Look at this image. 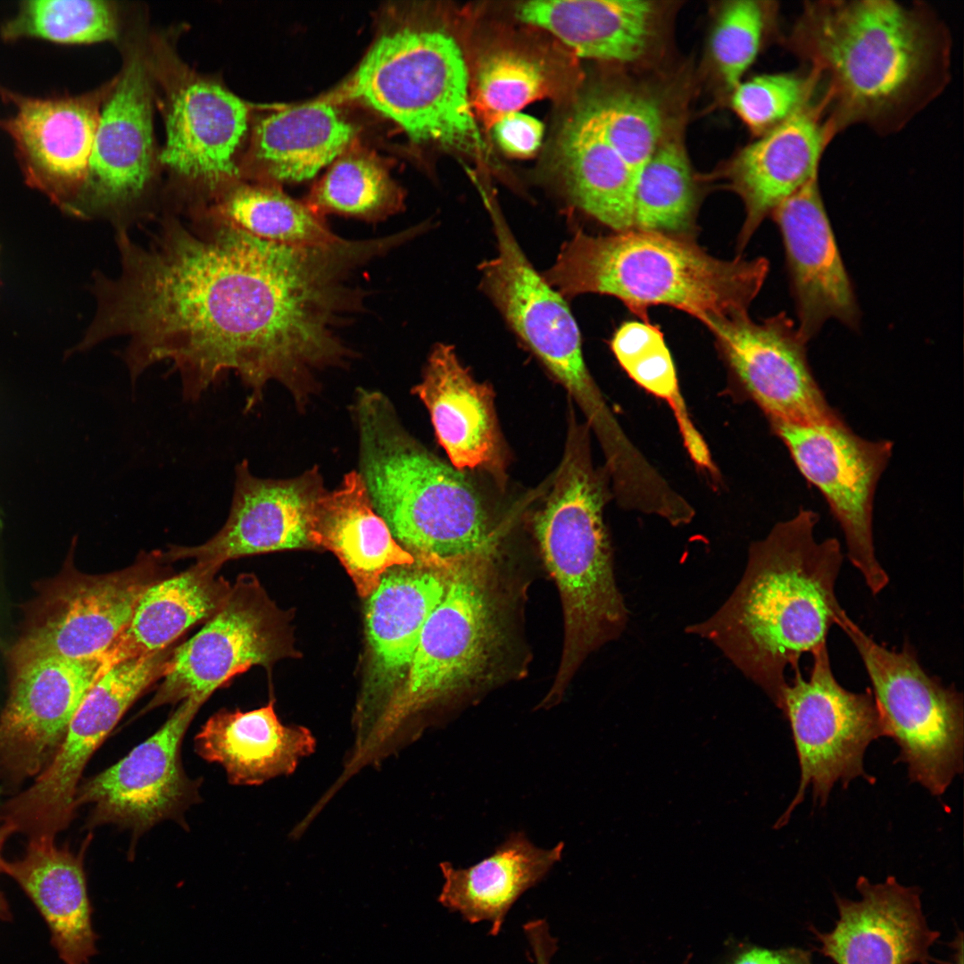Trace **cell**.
Instances as JSON below:
<instances>
[{
  "mask_svg": "<svg viewBox=\"0 0 964 964\" xmlns=\"http://www.w3.org/2000/svg\"><path fill=\"white\" fill-rule=\"evenodd\" d=\"M0 715V769L12 783L40 775L59 751L86 694L99 677L100 659L39 656L15 662Z\"/></svg>",
  "mask_w": 964,
  "mask_h": 964,
  "instance_id": "obj_22",
  "label": "cell"
},
{
  "mask_svg": "<svg viewBox=\"0 0 964 964\" xmlns=\"http://www.w3.org/2000/svg\"><path fill=\"white\" fill-rule=\"evenodd\" d=\"M835 137L817 98L740 152L728 174L745 208L739 249L777 206L819 175L823 153Z\"/></svg>",
  "mask_w": 964,
  "mask_h": 964,
  "instance_id": "obj_26",
  "label": "cell"
},
{
  "mask_svg": "<svg viewBox=\"0 0 964 964\" xmlns=\"http://www.w3.org/2000/svg\"><path fill=\"white\" fill-rule=\"evenodd\" d=\"M772 6L766 3L740 0L721 10L711 38L714 61L730 89H735L755 60L769 22Z\"/></svg>",
  "mask_w": 964,
  "mask_h": 964,
  "instance_id": "obj_44",
  "label": "cell"
},
{
  "mask_svg": "<svg viewBox=\"0 0 964 964\" xmlns=\"http://www.w3.org/2000/svg\"><path fill=\"white\" fill-rule=\"evenodd\" d=\"M697 194L688 159L674 141L659 145L634 191L633 229L693 237Z\"/></svg>",
  "mask_w": 964,
  "mask_h": 964,
  "instance_id": "obj_38",
  "label": "cell"
},
{
  "mask_svg": "<svg viewBox=\"0 0 964 964\" xmlns=\"http://www.w3.org/2000/svg\"><path fill=\"white\" fill-rule=\"evenodd\" d=\"M523 928L536 964H551L557 950V940L551 935L547 922L544 919L531 920Z\"/></svg>",
  "mask_w": 964,
  "mask_h": 964,
  "instance_id": "obj_47",
  "label": "cell"
},
{
  "mask_svg": "<svg viewBox=\"0 0 964 964\" xmlns=\"http://www.w3.org/2000/svg\"><path fill=\"white\" fill-rule=\"evenodd\" d=\"M558 150L561 182L569 202L615 232L632 229L637 178L577 111L563 128Z\"/></svg>",
  "mask_w": 964,
  "mask_h": 964,
  "instance_id": "obj_35",
  "label": "cell"
},
{
  "mask_svg": "<svg viewBox=\"0 0 964 964\" xmlns=\"http://www.w3.org/2000/svg\"><path fill=\"white\" fill-rule=\"evenodd\" d=\"M118 33L117 7L99 0L23 1L0 29L5 41L34 37L63 45L112 40Z\"/></svg>",
  "mask_w": 964,
  "mask_h": 964,
  "instance_id": "obj_40",
  "label": "cell"
},
{
  "mask_svg": "<svg viewBox=\"0 0 964 964\" xmlns=\"http://www.w3.org/2000/svg\"><path fill=\"white\" fill-rule=\"evenodd\" d=\"M352 415L358 472L397 543L437 564L492 559L497 536L477 491L409 433L389 398L359 388Z\"/></svg>",
  "mask_w": 964,
  "mask_h": 964,
  "instance_id": "obj_4",
  "label": "cell"
},
{
  "mask_svg": "<svg viewBox=\"0 0 964 964\" xmlns=\"http://www.w3.org/2000/svg\"><path fill=\"white\" fill-rule=\"evenodd\" d=\"M286 616L258 579L241 574L220 607L191 638L173 648L162 678L144 712L188 698L205 702L253 666H271L292 655Z\"/></svg>",
  "mask_w": 964,
  "mask_h": 964,
  "instance_id": "obj_15",
  "label": "cell"
},
{
  "mask_svg": "<svg viewBox=\"0 0 964 964\" xmlns=\"http://www.w3.org/2000/svg\"><path fill=\"white\" fill-rule=\"evenodd\" d=\"M149 56L128 47L102 105L87 176L72 216L120 218L139 204L155 174Z\"/></svg>",
  "mask_w": 964,
  "mask_h": 964,
  "instance_id": "obj_16",
  "label": "cell"
},
{
  "mask_svg": "<svg viewBox=\"0 0 964 964\" xmlns=\"http://www.w3.org/2000/svg\"><path fill=\"white\" fill-rule=\"evenodd\" d=\"M448 564L415 560L395 566L367 597L365 632L368 671L357 717L368 728L403 682L422 628L443 597Z\"/></svg>",
  "mask_w": 964,
  "mask_h": 964,
  "instance_id": "obj_23",
  "label": "cell"
},
{
  "mask_svg": "<svg viewBox=\"0 0 964 964\" xmlns=\"http://www.w3.org/2000/svg\"><path fill=\"white\" fill-rule=\"evenodd\" d=\"M819 515L801 507L752 543L742 578L711 616L686 627L714 645L778 708L802 654L827 643L844 610L835 594L844 554L837 538L818 541Z\"/></svg>",
  "mask_w": 964,
  "mask_h": 964,
  "instance_id": "obj_3",
  "label": "cell"
},
{
  "mask_svg": "<svg viewBox=\"0 0 964 964\" xmlns=\"http://www.w3.org/2000/svg\"><path fill=\"white\" fill-rule=\"evenodd\" d=\"M810 677L800 669L783 692L780 710L788 720L800 767L795 796L774 827L785 826L811 786L814 802L824 806L836 783L874 778L864 769L868 745L885 736L883 718L870 689L855 693L836 680L827 643L812 653Z\"/></svg>",
  "mask_w": 964,
  "mask_h": 964,
  "instance_id": "obj_10",
  "label": "cell"
},
{
  "mask_svg": "<svg viewBox=\"0 0 964 964\" xmlns=\"http://www.w3.org/2000/svg\"><path fill=\"white\" fill-rule=\"evenodd\" d=\"M203 703L182 701L154 735L78 787L75 806L93 804L91 825L113 823L138 835L198 799V785L183 769L180 745Z\"/></svg>",
  "mask_w": 964,
  "mask_h": 964,
  "instance_id": "obj_21",
  "label": "cell"
},
{
  "mask_svg": "<svg viewBox=\"0 0 964 964\" xmlns=\"http://www.w3.org/2000/svg\"><path fill=\"white\" fill-rule=\"evenodd\" d=\"M551 77L545 63L519 51L502 49L480 60L475 80V104L494 122L550 93Z\"/></svg>",
  "mask_w": 964,
  "mask_h": 964,
  "instance_id": "obj_42",
  "label": "cell"
},
{
  "mask_svg": "<svg viewBox=\"0 0 964 964\" xmlns=\"http://www.w3.org/2000/svg\"><path fill=\"white\" fill-rule=\"evenodd\" d=\"M52 838L29 839L25 855L3 860L1 870L12 877L35 904L65 964H87L96 954V935L83 868L85 846L73 853Z\"/></svg>",
  "mask_w": 964,
  "mask_h": 964,
  "instance_id": "obj_30",
  "label": "cell"
},
{
  "mask_svg": "<svg viewBox=\"0 0 964 964\" xmlns=\"http://www.w3.org/2000/svg\"><path fill=\"white\" fill-rule=\"evenodd\" d=\"M819 96L816 77L805 70L795 73L763 74L741 82L732 96V107L755 134L775 129Z\"/></svg>",
  "mask_w": 964,
  "mask_h": 964,
  "instance_id": "obj_43",
  "label": "cell"
},
{
  "mask_svg": "<svg viewBox=\"0 0 964 964\" xmlns=\"http://www.w3.org/2000/svg\"><path fill=\"white\" fill-rule=\"evenodd\" d=\"M151 68L164 93L166 143L160 156L171 175L212 203L241 181L249 108L220 81L200 74L155 40Z\"/></svg>",
  "mask_w": 964,
  "mask_h": 964,
  "instance_id": "obj_11",
  "label": "cell"
},
{
  "mask_svg": "<svg viewBox=\"0 0 964 964\" xmlns=\"http://www.w3.org/2000/svg\"><path fill=\"white\" fill-rule=\"evenodd\" d=\"M317 465L289 478L254 476L246 460L237 464L232 502L222 528L195 546L170 545L167 562L194 559L221 567L240 557L294 549H318L314 516L327 492Z\"/></svg>",
  "mask_w": 964,
  "mask_h": 964,
  "instance_id": "obj_20",
  "label": "cell"
},
{
  "mask_svg": "<svg viewBox=\"0 0 964 964\" xmlns=\"http://www.w3.org/2000/svg\"><path fill=\"white\" fill-rule=\"evenodd\" d=\"M771 426L800 473L824 496L844 534L849 561L871 594H878L888 585L889 576L876 555L873 502L893 453V442L861 437L842 418Z\"/></svg>",
  "mask_w": 964,
  "mask_h": 964,
  "instance_id": "obj_13",
  "label": "cell"
},
{
  "mask_svg": "<svg viewBox=\"0 0 964 964\" xmlns=\"http://www.w3.org/2000/svg\"><path fill=\"white\" fill-rule=\"evenodd\" d=\"M784 240L799 326L807 344L835 319L857 328L860 310L819 186V175L772 212Z\"/></svg>",
  "mask_w": 964,
  "mask_h": 964,
  "instance_id": "obj_24",
  "label": "cell"
},
{
  "mask_svg": "<svg viewBox=\"0 0 964 964\" xmlns=\"http://www.w3.org/2000/svg\"><path fill=\"white\" fill-rule=\"evenodd\" d=\"M173 648L129 659L101 674L72 718L49 766L28 789L1 806L29 837L54 836L72 820L79 780L88 760L136 699L161 678Z\"/></svg>",
  "mask_w": 964,
  "mask_h": 964,
  "instance_id": "obj_14",
  "label": "cell"
},
{
  "mask_svg": "<svg viewBox=\"0 0 964 964\" xmlns=\"http://www.w3.org/2000/svg\"><path fill=\"white\" fill-rule=\"evenodd\" d=\"M836 625L859 653L883 718L886 737L899 748L911 782L942 795L963 771V694L920 665L905 644L890 650L867 635L844 611Z\"/></svg>",
  "mask_w": 964,
  "mask_h": 964,
  "instance_id": "obj_9",
  "label": "cell"
},
{
  "mask_svg": "<svg viewBox=\"0 0 964 964\" xmlns=\"http://www.w3.org/2000/svg\"><path fill=\"white\" fill-rule=\"evenodd\" d=\"M729 367L771 423L810 424L836 420L810 368L806 343L785 313L762 321L749 314L705 316Z\"/></svg>",
  "mask_w": 964,
  "mask_h": 964,
  "instance_id": "obj_17",
  "label": "cell"
},
{
  "mask_svg": "<svg viewBox=\"0 0 964 964\" xmlns=\"http://www.w3.org/2000/svg\"><path fill=\"white\" fill-rule=\"evenodd\" d=\"M411 393L427 407L436 438L455 469L496 465L499 436L493 391L472 378L452 345H435Z\"/></svg>",
  "mask_w": 964,
  "mask_h": 964,
  "instance_id": "obj_28",
  "label": "cell"
},
{
  "mask_svg": "<svg viewBox=\"0 0 964 964\" xmlns=\"http://www.w3.org/2000/svg\"><path fill=\"white\" fill-rule=\"evenodd\" d=\"M576 111L597 129L638 178L660 145L663 120L657 104L641 95L619 92L594 96Z\"/></svg>",
  "mask_w": 964,
  "mask_h": 964,
  "instance_id": "obj_41",
  "label": "cell"
},
{
  "mask_svg": "<svg viewBox=\"0 0 964 964\" xmlns=\"http://www.w3.org/2000/svg\"><path fill=\"white\" fill-rule=\"evenodd\" d=\"M565 844L536 845L522 831L511 833L494 852L465 868L439 864L444 877L437 901L471 923L488 921L497 935L516 901L561 860Z\"/></svg>",
  "mask_w": 964,
  "mask_h": 964,
  "instance_id": "obj_31",
  "label": "cell"
},
{
  "mask_svg": "<svg viewBox=\"0 0 964 964\" xmlns=\"http://www.w3.org/2000/svg\"><path fill=\"white\" fill-rule=\"evenodd\" d=\"M487 207L497 253L479 267L484 291L516 336L578 402L594 432L608 431L615 420L586 368L568 304L532 267L493 201Z\"/></svg>",
  "mask_w": 964,
  "mask_h": 964,
  "instance_id": "obj_12",
  "label": "cell"
},
{
  "mask_svg": "<svg viewBox=\"0 0 964 964\" xmlns=\"http://www.w3.org/2000/svg\"><path fill=\"white\" fill-rule=\"evenodd\" d=\"M488 561L448 564L445 594L422 628L407 675L366 732L371 749L389 750L411 718L476 685L493 666L503 635Z\"/></svg>",
  "mask_w": 964,
  "mask_h": 964,
  "instance_id": "obj_8",
  "label": "cell"
},
{
  "mask_svg": "<svg viewBox=\"0 0 964 964\" xmlns=\"http://www.w3.org/2000/svg\"><path fill=\"white\" fill-rule=\"evenodd\" d=\"M856 889V901L835 895L832 930L813 929L821 953L835 964H928L939 933L928 926L920 890L893 876L882 883L860 877Z\"/></svg>",
  "mask_w": 964,
  "mask_h": 964,
  "instance_id": "obj_25",
  "label": "cell"
},
{
  "mask_svg": "<svg viewBox=\"0 0 964 964\" xmlns=\"http://www.w3.org/2000/svg\"><path fill=\"white\" fill-rule=\"evenodd\" d=\"M313 536L318 549L337 557L363 598L377 588L388 569L415 561L374 510L358 470L346 473L337 488L319 500Z\"/></svg>",
  "mask_w": 964,
  "mask_h": 964,
  "instance_id": "obj_33",
  "label": "cell"
},
{
  "mask_svg": "<svg viewBox=\"0 0 964 964\" xmlns=\"http://www.w3.org/2000/svg\"><path fill=\"white\" fill-rule=\"evenodd\" d=\"M113 79L81 95L45 98L18 94L0 85V96L15 106L0 119L12 138L28 186L72 214L84 187L102 105Z\"/></svg>",
  "mask_w": 964,
  "mask_h": 964,
  "instance_id": "obj_19",
  "label": "cell"
},
{
  "mask_svg": "<svg viewBox=\"0 0 964 964\" xmlns=\"http://www.w3.org/2000/svg\"><path fill=\"white\" fill-rule=\"evenodd\" d=\"M787 46L816 77L835 135L855 124L899 131L951 79L950 30L923 2L807 1Z\"/></svg>",
  "mask_w": 964,
  "mask_h": 964,
  "instance_id": "obj_2",
  "label": "cell"
},
{
  "mask_svg": "<svg viewBox=\"0 0 964 964\" xmlns=\"http://www.w3.org/2000/svg\"><path fill=\"white\" fill-rule=\"evenodd\" d=\"M195 214L192 226L166 218L146 245L118 229L120 271L95 275L96 312L72 352L123 337L133 384L166 362L189 402L233 372L251 410L285 376L306 319L304 288L281 245L205 208Z\"/></svg>",
  "mask_w": 964,
  "mask_h": 964,
  "instance_id": "obj_1",
  "label": "cell"
},
{
  "mask_svg": "<svg viewBox=\"0 0 964 964\" xmlns=\"http://www.w3.org/2000/svg\"><path fill=\"white\" fill-rule=\"evenodd\" d=\"M220 569L195 562L149 586L127 626L100 657L99 676L117 663L169 647L192 626L212 618L231 586L217 576Z\"/></svg>",
  "mask_w": 964,
  "mask_h": 964,
  "instance_id": "obj_34",
  "label": "cell"
},
{
  "mask_svg": "<svg viewBox=\"0 0 964 964\" xmlns=\"http://www.w3.org/2000/svg\"><path fill=\"white\" fill-rule=\"evenodd\" d=\"M611 347L630 378L671 408L694 462L715 474L716 468L708 446L689 417L661 330L651 322L627 321L615 331Z\"/></svg>",
  "mask_w": 964,
  "mask_h": 964,
  "instance_id": "obj_37",
  "label": "cell"
},
{
  "mask_svg": "<svg viewBox=\"0 0 964 964\" xmlns=\"http://www.w3.org/2000/svg\"><path fill=\"white\" fill-rule=\"evenodd\" d=\"M12 833H14L13 829L8 824L3 822L2 825L0 826V872H2L1 864H2V861H3V859L1 857V852H2V849H3V846H4V843H5V841L7 840V838ZM0 919H2L4 921H9V920L12 919V913H11V910H10L9 904H8L5 897L4 896V894L2 893L1 891H0Z\"/></svg>",
  "mask_w": 964,
  "mask_h": 964,
  "instance_id": "obj_48",
  "label": "cell"
},
{
  "mask_svg": "<svg viewBox=\"0 0 964 964\" xmlns=\"http://www.w3.org/2000/svg\"><path fill=\"white\" fill-rule=\"evenodd\" d=\"M305 204L323 218L337 214L376 223L402 210L403 193L376 158L362 152H344Z\"/></svg>",
  "mask_w": 964,
  "mask_h": 964,
  "instance_id": "obj_39",
  "label": "cell"
},
{
  "mask_svg": "<svg viewBox=\"0 0 964 964\" xmlns=\"http://www.w3.org/2000/svg\"><path fill=\"white\" fill-rule=\"evenodd\" d=\"M515 13L521 21L552 33L579 56L630 62L649 49L657 7L639 0H548L522 3Z\"/></svg>",
  "mask_w": 964,
  "mask_h": 964,
  "instance_id": "obj_32",
  "label": "cell"
},
{
  "mask_svg": "<svg viewBox=\"0 0 964 964\" xmlns=\"http://www.w3.org/2000/svg\"><path fill=\"white\" fill-rule=\"evenodd\" d=\"M354 135L327 98L271 112L252 129L240 178L276 186L310 179L345 152Z\"/></svg>",
  "mask_w": 964,
  "mask_h": 964,
  "instance_id": "obj_27",
  "label": "cell"
},
{
  "mask_svg": "<svg viewBox=\"0 0 964 964\" xmlns=\"http://www.w3.org/2000/svg\"><path fill=\"white\" fill-rule=\"evenodd\" d=\"M586 436L572 433L553 487L535 519L544 563L559 588L564 645L555 681L542 702L557 704L583 661L625 629L628 610L617 586L603 522L604 492Z\"/></svg>",
  "mask_w": 964,
  "mask_h": 964,
  "instance_id": "obj_6",
  "label": "cell"
},
{
  "mask_svg": "<svg viewBox=\"0 0 964 964\" xmlns=\"http://www.w3.org/2000/svg\"><path fill=\"white\" fill-rule=\"evenodd\" d=\"M160 551L104 575L71 574L57 586L42 617L18 644L14 663L39 656L100 659L129 623L145 591L169 574Z\"/></svg>",
  "mask_w": 964,
  "mask_h": 964,
  "instance_id": "obj_18",
  "label": "cell"
},
{
  "mask_svg": "<svg viewBox=\"0 0 964 964\" xmlns=\"http://www.w3.org/2000/svg\"><path fill=\"white\" fill-rule=\"evenodd\" d=\"M273 703L248 711L216 712L195 735V752L220 764L229 783L237 785H259L292 774L314 752L316 740L307 727L283 725Z\"/></svg>",
  "mask_w": 964,
  "mask_h": 964,
  "instance_id": "obj_29",
  "label": "cell"
},
{
  "mask_svg": "<svg viewBox=\"0 0 964 964\" xmlns=\"http://www.w3.org/2000/svg\"><path fill=\"white\" fill-rule=\"evenodd\" d=\"M543 123L533 116L514 112L494 122V136L500 147L515 157H528L540 147L544 137Z\"/></svg>",
  "mask_w": 964,
  "mask_h": 964,
  "instance_id": "obj_45",
  "label": "cell"
},
{
  "mask_svg": "<svg viewBox=\"0 0 964 964\" xmlns=\"http://www.w3.org/2000/svg\"><path fill=\"white\" fill-rule=\"evenodd\" d=\"M206 208L237 229L271 242L320 245L340 237L323 217L276 185L239 181Z\"/></svg>",
  "mask_w": 964,
  "mask_h": 964,
  "instance_id": "obj_36",
  "label": "cell"
},
{
  "mask_svg": "<svg viewBox=\"0 0 964 964\" xmlns=\"http://www.w3.org/2000/svg\"><path fill=\"white\" fill-rule=\"evenodd\" d=\"M325 98L361 102L416 143L462 151L483 148L463 55L453 37L438 28L394 18L355 71Z\"/></svg>",
  "mask_w": 964,
  "mask_h": 964,
  "instance_id": "obj_7",
  "label": "cell"
},
{
  "mask_svg": "<svg viewBox=\"0 0 964 964\" xmlns=\"http://www.w3.org/2000/svg\"><path fill=\"white\" fill-rule=\"evenodd\" d=\"M728 964H813L809 951L789 947L767 949L749 946L738 952Z\"/></svg>",
  "mask_w": 964,
  "mask_h": 964,
  "instance_id": "obj_46",
  "label": "cell"
},
{
  "mask_svg": "<svg viewBox=\"0 0 964 964\" xmlns=\"http://www.w3.org/2000/svg\"><path fill=\"white\" fill-rule=\"evenodd\" d=\"M769 270L764 257L723 260L693 237L628 229L606 236L578 230L544 273L561 295H611L642 321L667 305L700 320L748 315Z\"/></svg>",
  "mask_w": 964,
  "mask_h": 964,
  "instance_id": "obj_5",
  "label": "cell"
},
{
  "mask_svg": "<svg viewBox=\"0 0 964 964\" xmlns=\"http://www.w3.org/2000/svg\"><path fill=\"white\" fill-rule=\"evenodd\" d=\"M954 955L950 964H963V935L960 932L953 941Z\"/></svg>",
  "mask_w": 964,
  "mask_h": 964,
  "instance_id": "obj_49",
  "label": "cell"
}]
</instances>
